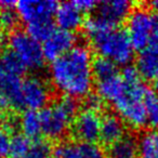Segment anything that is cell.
I'll use <instances>...</instances> for the list:
<instances>
[{
    "mask_svg": "<svg viewBox=\"0 0 158 158\" xmlns=\"http://www.w3.org/2000/svg\"><path fill=\"white\" fill-rule=\"evenodd\" d=\"M92 54L84 44H76L63 56L52 62L50 77L53 86L65 97L86 98L93 85Z\"/></svg>",
    "mask_w": 158,
    "mask_h": 158,
    "instance_id": "6da1fadb",
    "label": "cell"
},
{
    "mask_svg": "<svg viewBox=\"0 0 158 158\" xmlns=\"http://www.w3.org/2000/svg\"><path fill=\"white\" fill-rule=\"evenodd\" d=\"M120 77L123 81V92L113 105L123 121L132 128H143L147 123L144 98L148 90L133 66H126Z\"/></svg>",
    "mask_w": 158,
    "mask_h": 158,
    "instance_id": "7a4b0ae2",
    "label": "cell"
},
{
    "mask_svg": "<svg viewBox=\"0 0 158 158\" xmlns=\"http://www.w3.org/2000/svg\"><path fill=\"white\" fill-rule=\"evenodd\" d=\"M25 68L11 52L0 59V112L22 108V75Z\"/></svg>",
    "mask_w": 158,
    "mask_h": 158,
    "instance_id": "3957f363",
    "label": "cell"
},
{
    "mask_svg": "<svg viewBox=\"0 0 158 158\" xmlns=\"http://www.w3.org/2000/svg\"><path fill=\"white\" fill-rule=\"evenodd\" d=\"M77 110L76 100L68 97H63L51 106H46L39 112L42 133L52 140L62 138L74 121Z\"/></svg>",
    "mask_w": 158,
    "mask_h": 158,
    "instance_id": "277c9868",
    "label": "cell"
},
{
    "mask_svg": "<svg viewBox=\"0 0 158 158\" xmlns=\"http://www.w3.org/2000/svg\"><path fill=\"white\" fill-rule=\"evenodd\" d=\"M95 50L101 56L114 62L116 65L128 66L133 60L134 48L127 31L112 28L91 39Z\"/></svg>",
    "mask_w": 158,
    "mask_h": 158,
    "instance_id": "5b68a950",
    "label": "cell"
},
{
    "mask_svg": "<svg viewBox=\"0 0 158 158\" xmlns=\"http://www.w3.org/2000/svg\"><path fill=\"white\" fill-rule=\"evenodd\" d=\"M10 52L28 70H38L44 66V54L40 42L31 38L27 31H14L8 39Z\"/></svg>",
    "mask_w": 158,
    "mask_h": 158,
    "instance_id": "8992f818",
    "label": "cell"
},
{
    "mask_svg": "<svg viewBox=\"0 0 158 158\" xmlns=\"http://www.w3.org/2000/svg\"><path fill=\"white\" fill-rule=\"evenodd\" d=\"M155 16L146 9H136L128 18L127 34L134 50L143 51L149 46Z\"/></svg>",
    "mask_w": 158,
    "mask_h": 158,
    "instance_id": "52a82bcc",
    "label": "cell"
},
{
    "mask_svg": "<svg viewBox=\"0 0 158 158\" xmlns=\"http://www.w3.org/2000/svg\"><path fill=\"white\" fill-rule=\"evenodd\" d=\"M50 100V90L44 80L38 77H28L22 82L21 101L26 110H41Z\"/></svg>",
    "mask_w": 158,
    "mask_h": 158,
    "instance_id": "ba28073f",
    "label": "cell"
},
{
    "mask_svg": "<svg viewBox=\"0 0 158 158\" xmlns=\"http://www.w3.org/2000/svg\"><path fill=\"white\" fill-rule=\"evenodd\" d=\"M15 7L19 19L28 25L39 21L51 20L59 8V3L53 0H44V1L22 0L16 3Z\"/></svg>",
    "mask_w": 158,
    "mask_h": 158,
    "instance_id": "9c48e42d",
    "label": "cell"
},
{
    "mask_svg": "<svg viewBox=\"0 0 158 158\" xmlns=\"http://www.w3.org/2000/svg\"><path fill=\"white\" fill-rule=\"evenodd\" d=\"M102 118L99 113L85 110L78 113L74 119L75 135L82 143H95L100 139Z\"/></svg>",
    "mask_w": 158,
    "mask_h": 158,
    "instance_id": "30bf717a",
    "label": "cell"
},
{
    "mask_svg": "<svg viewBox=\"0 0 158 158\" xmlns=\"http://www.w3.org/2000/svg\"><path fill=\"white\" fill-rule=\"evenodd\" d=\"M76 36L72 31L55 29L42 44L44 59L53 62L63 56L76 46Z\"/></svg>",
    "mask_w": 158,
    "mask_h": 158,
    "instance_id": "8fae6325",
    "label": "cell"
},
{
    "mask_svg": "<svg viewBox=\"0 0 158 158\" xmlns=\"http://www.w3.org/2000/svg\"><path fill=\"white\" fill-rule=\"evenodd\" d=\"M132 3L127 0H108L99 3L97 15L110 27L116 28L125 19L129 18Z\"/></svg>",
    "mask_w": 158,
    "mask_h": 158,
    "instance_id": "7c38bea8",
    "label": "cell"
},
{
    "mask_svg": "<svg viewBox=\"0 0 158 158\" xmlns=\"http://www.w3.org/2000/svg\"><path fill=\"white\" fill-rule=\"evenodd\" d=\"M54 16L59 28L63 31L73 33V31L78 29L84 24V13L78 9L74 1L59 5Z\"/></svg>",
    "mask_w": 158,
    "mask_h": 158,
    "instance_id": "4fadbf2b",
    "label": "cell"
},
{
    "mask_svg": "<svg viewBox=\"0 0 158 158\" xmlns=\"http://www.w3.org/2000/svg\"><path fill=\"white\" fill-rule=\"evenodd\" d=\"M125 136V125L120 117L108 114L102 118L100 139L108 145L114 144Z\"/></svg>",
    "mask_w": 158,
    "mask_h": 158,
    "instance_id": "5bb4252c",
    "label": "cell"
},
{
    "mask_svg": "<svg viewBox=\"0 0 158 158\" xmlns=\"http://www.w3.org/2000/svg\"><path fill=\"white\" fill-rule=\"evenodd\" d=\"M136 69L142 78L152 80L158 76V50L146 48L136 59Z\"/></svg>",
    "mask_w": 158,
    "mask_h": 158,
    "instance_id": "9a60e30c",
    "label": "cell"
},
{
    "mask_svg": "<svg viewBox=\"0 0 158 158\" xmlns=\"http://www.w3.org/2000/svg\"><path fill=\"white\" fill-rule=\"evenodd\" d=\"M98 94L103 101L114 104L123 92V81L119 75L99 80L97 85Z\"/></svg>",
    "mask_w": 158,
    "mask_h": 158,
    "instance_id": "2e32d148",
    "label": "cell"
},
{
    "mask_svg": "<svg viewBox=\"0 0 158 158\" xmlns=\"http://www.w3.org/2000/svg\"><path fill=\"white\" fill-rule=\"evenodd\" d=\"M138 156V141L131 135H125L108 148V158H136Z\"/></svg>",
    "mask_w": 158,
    "mask_h": 158,
    "instance_id": "e0dca14e",
    "label": "cell"
},
{
    "mask_svg": "<svg viewBox=\"0 0 158 158\" xmlns=\"http://www.w3.org/2000/svg\"><path fill=\"white\" fill-rule=\"evenodd\" d=\"M19 125H20L23 134L28 139L38 140V136L42 133L39 112L25 110L19 121Z\"/></svg>",
    "mask_w": 158,
    "mask_h": 158,
    "instance_id": "ac0fdd59",
    "label": "cell"
},
{
    "mask_svg": "<svg viewBox=\"0 0 158 158\" xmlns=\"http://www.w3.org/2000/svg\"><path fill=\"white\" fill-rule=\"evenodd\" d=\"M138 148L140 158H158V130L144 132L140 136Z\"/></svg>",
    "mask_w": 158,
    "mask_h": 158,
    "instance_id": "d6986e66",
    "label": "cell"
},
{
    "mask_svg": "<svg viewBox=\"0 0 158 158\" xmlns=\"http://www.w3.org/2000/svg\"><path fill=\"white\" fill-rule=\"evenodd\" d=\"M55 31L52 20L39 21L27 25V34L38 42L46 41Z\"/></svg>",
    "mask_w": 158,
    "mask_h": 158,
    "instance_id": "ffe728a7",
    "label": "cell"
},
{
    "mask_svg": "<svg viewBox=\"0 0 158 158\" xmlns=\"http://www.w3.org/2000/svg\"><path fill=\"white\" fill-rule=\"evenodd\" d=\"M92 72H93V76H95V78L98 79V81L102 80V79H106L118 75L116 64L103 56H99L98 59H95L93 61Z\"/></svg>",
    "mask_w": 158,
    "mask_h": 158,
    "instance_id": "44dd1931",
    "label": "cell"
},
{
    "mask_svg": "<svg viewBox=\"0 0 158 158\" xmlns=\"http://www.w3.org/2000/svg\"><path fill=\"white\" fill-rule=\"evenodd\" d=\"M147 125L153 130H158V95L148 90L144 98Z\"/></svg>",
    "mask_w": 158,
    "mask_h": 158,
    "instance_id": "7402d4cb",
    "label": "cell"
},
{
    "mask_svg": "<svg viewBox=\"0 0 158 158\" xmlns=\"http://www.w3.org/2000/svg\"><path fill=\"white\" fill-rule=\"evenodd\" d=\"M31 143L24 134H14L10 143V158H24L29 151Z\"/></svg>",
    "mask_w": 158,
    "mask_h": 158,
    "instance_id": "603a6c76",
    "label": "cell"
},
{
    "mask_svg": "<svg viewBox=\"0 0 158 158\" xmlns=\"http://www.w3.org/2000/svg\"><path fill=\"white\" fill-rule=\"evenodd\" d=\"M55 158H82L79 144L75 142H64L54 149Z\"/></svg>",
    "mask_w": 158,
    "mask_h": 158,
    "instance_id": "cb8c5ba5",
    "label": "cell"
},
{
    "mask_svg": "<svg viewBox=\"0 0 158 158\" xmlns=\"http://www.w3.org/2000/svg\"><path fill=\"white\" fill-rule=\"evenodd\" d=\"M51 154V146L44 140H35L31 143L29 151L24 158H49Z\"/></svg>",
    "mask_w": 158,
    "mask_h": 158,
    "instance_id": "d4e9b609",
    "label": "cell"
},
{
    "mask_svg": "<svg viewBox=\"0 0 158 158\" xmlns=\"http://www.w3.org/2000/svg\"><path fill=\"white\" fill-rule=\"evenodd\" d=\"M82 158H105L103 149L95 143H80Z\"/></svg>",
    "mask_w": 158,
    "mask_h": 158,
    "instance_id": "484cf974",
    "label": "cell"
},
{
    "mask_svg": "<svg viewBox=\"0 0 158 158\" xmlns=\"http://www.w3.org/2000/svg\"><path fill=\"white\" fill-rule=\"evenodd\" d=\"M19 21V15L14 9H6L2 10L0 13V23L2 28L12 29L15 27Z\"/></svg>",
    "mask_w": 158,
    "mask_h": 158,
    "instance_id": "4316f807",
    "label": "cell"
},
{
    "mask_svg": "<svg viewBox=\"0 0 158 158\" xmlns=\"http://www.w3.org/2000/svg\"><path fill=\"white\" fill-rule=\"evenodd\" d=\"M10 143L11 138L9 131L0 128V158H8L10 154Z\"/></svg>",
    "mask_w": 158,
    "mask_h": 158,
    "instance_id": "83f0119b",
    "label": "cell"
},
{
    "mask_svg": "<svg viewBox=\"0 0 158 158\" xmlns=\"http://www.w3.org/2000/svg\"><path fill=\"white\" fill-rule=\"evenodd\" d=\"M103 100L100 98L98 93L95 94H89L86 97V107L87 110H93V112L99 113L103 107Z\"/></svg>",
    "mask_w": 158,
    "mask_h": 158,
    "instance_id": "f1b7e54d",
    "label": "cell"
},
{
    "mask_svg": "<svg viewBox=\"0 0 158 158\" xmlns=\"http://www.w3.org/2000/svg\"><path fill=\"white\" fill-rule=\"evenodd\" d=\"M74 2L82 13L93 11V10L98 9V6H99V2L94 0H77Z\"/></svg>",
    "mask_w": 158,
    "mask_h": 158,
    "instance_id": "f546056e",
    "label": "cell"
},
{
    "mask_svg": "<svg viewBox=\"0 0 158 158\" xmlns=\"http://www.w3.org/2000/svg\"><path fill=\"white\" fill-rule=\"evenodd\" d=\"M149 48H153L158 50V16H155L154 21V27L152 31L151 40H149Z\"/></svg>",
    "mask_w": 158,
    "mask_h": 158,
    "instance_id": "4dcf8cb0",
    "label": "cell"
},
{
    "mask_svg": "<svg viewBox=\"0 0 158 158\" xmlns=\"http://www.w3.org/2000/svg\"><path fill=\"white\" fill-rule=\"evenodd\" d=\"M14 6H16V2L11 1V0H0V9H12Z\"/></svg>",
    "mask_w": 158,
    "mask_h": 158,
    "instance_id": "1f68e13d",
    "label": "cell"
},
{
    "mask_svg": "<svg viewBox=\"0 0 158 158\" xmlns=\"http://www.w3.org/2000/svg\"><path fill=\"white\" fill-rule=\"evenodd\" d=\"M148 6H149V8H151V9L158 10V0H154V1L148 2Z\"/></svg>",
    "mask_w": 158,
    "mask_h": 158,
    "instance_id": "d6a6232c",
    "label": "cell"
},
{
    "mask_svg": "<svg viewBox=\"0 0 158 158\" xmlns=\"http://www.w3.org/2000/svg\"><path fill=\"white\" fill-rule=\"evenodd\" d=\"M154 89H155V93L158 95V76L154 80Z\"/></svg>",
    "mask_w": 158,
    "mask_h": 158,
    "instance_id": "836d02e7",
    "label": "cell"
},
{
    "mask_svg": "<svg viewBox=\"0 0 158 158\" xmlns=\"http://www.w3.org/2000/svg\"><path fill=\"white\" fill-rule=\"evenodd\" d=\"M1 53H2V49H1V44H0V59H1V56H2Z\"/></svg>",
    "mask_w": 158,
    "mask_h": 158,
    "instance_id": "e575fe53",
    "label": "cell"
},
{
    "mask_svg": "<svg viewBox=\"0 0 158 158\" xmlns=\"http://www.w3.org/2000/svg\"><path fill=\"white\" fill-rule=\"evenodd\" d=\"M1 29H2V26H1V23H0V33H1Z\"/></svg>",
    "mask_w": 158,
    "mask_h": 158,
    "instance_id": "d590c367",
    "label": "cell"
}]
</instances>
